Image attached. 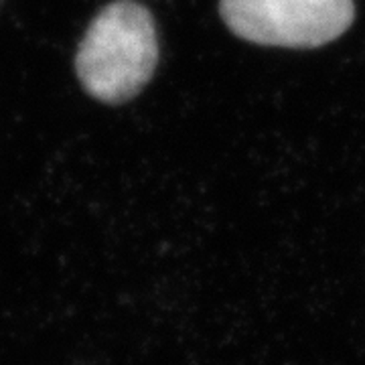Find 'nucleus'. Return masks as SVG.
I'll use <instances>...</instances> for the list:
<instances>
[{"instance_id": "f257e3e1", "label": "nucleus", "mask_w": 365, "mask_h": 365, "mask_svg": "<svg viewBox=\"0 0 365 365\" xmlns=\"http://www.w3.org/2000/svg\"><path fill=\"white\" fill-rule=\"evenodd\" d=\"M157 63L155 19L134 0H116L96 14L76 55L83 90L106 104L134 98L150 81Z\"/></svg>"}, {"instance_id": "f03ea898", "label": "nucleus", "mask_w": 365, "mask_h": 365, "mask_svg": "<svg viewBox=\"0 0 365 365\" xmlns=\"http://www.w3.org/2000/svg\"><path fill=\"white\" fill-rule=\"evenodd\" d=\"M223 23L268 47H321L353 23V0H222Z\"/></svg>"}]
</instances>
